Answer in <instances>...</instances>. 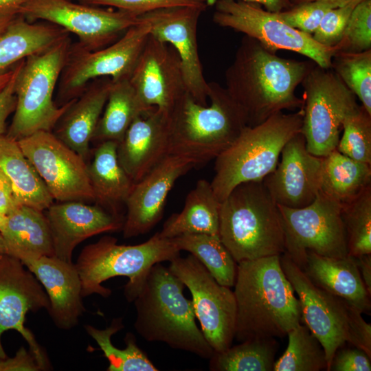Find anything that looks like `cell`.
Returning <instances> with one entry per match:
<instances>
[{
  "label": "cell",
  "mask_w": 371,
  "mask_h": 371,
  "mask_svg": "<svg viewBox=\"0 0 371 371\" xmlns=\"http://www.w3.org/2000/svg\"><path fill=\"white\" fill-rule=\"evenodd\" d=\"M3 254H6V249L3 237L0 233V255Z\"/></svg>",
  "instance_id": "cell-55"
},
{
  "label": "cell",
  "mask_w": 371,
  "mask_h": 371,
  "mask_svg": "<svg viewBox=\"0 0 371 371\" xmlns=\"http://www.w3.org/2000/svg\"><path fill=\"white\" fill-rule=\"evenodd\" d=\"M303 109L276 113L264 122L247 126L233 144L215 159L210 182L221 202L240 183L262 181L277 166L286 142L301 132Z\"/></svg>",
  "instance_id": "cell-6"
},
{
  "label": "cell",
  "mask_w": 371,
  "mask_h": 371,
  "mask_svg": "<svg viewBox=\"0 0 371 371\" xmlns=\"http://www.w3.org/2000/svg\"><path fill=\"white\" fill-rule=\"evenodd\" d=\"M342 131L336 149L352 159L371 164V115L359 105L344 120Z\"/></svg>",
  "instance_id": "cell-40"
},
{
  "label": "cell",
  "mask_w": 371,
  "mask_h": 371,
  "mask_svg": "<svg viewBox=\"0 0 371 371\" xmlns=\"http://www.w3.org/2000/svg\"><path fill=\"white\" fill-rule=\"evenodd\" d=\"M150 109L140 101L129 80L113 82L91 142H119L132 122Z\"/></svg>",
  "instance_id": "cell-33"
},
{
  "label": "cell",
  "mask_w": 371,
  "mask_h": 371,
  "mask_svg": "<svg viewBox=\"0 0 371 371\" xmlns=\"http://www.w3.org/2000/svg\"><path fill=\"white\" fill-rule=\"evenodd\" d=\"M220 205L210 182L199 179L186 196L183 210L172 214L159 234L167 238L193 234L219 237Z\"/></svg>",
  "instance_id": "cell-29"
},
{
  "label": "cell",
  "mask_w": 371,
  "mask_h": 371,
  "mask_svg": "<svg viewBox=\"0 0 371 371\" xmlns=\"http://www.w3.org/2000/svg\"><path fill=\"white\" fill-rule=\"evenodd\" d=\"M180 251L196 258L221 285H234L238 263L219 237L205 234H185L173 238Z\"/></svg>",
  "instance_id": "cell-35"
},
{
  "label": "cell",
  "mask_w": 371,
  "mask_h": 371,
  "mask_svg": "<svg viewBox=\"0 0 371 371\" xmlns=\"http://www.w3.org/2000/svg\"><path fill=\"white\" fill-rule=\"evenodd\" d=\"M212 20L218 25L231 28L258 41L268 50L291 51L310 58L320 67L331 69L338 51L319 44L312 35L294 28L260 4L243 0H216Z\"/></svg>",
  "instance_id": "cell-12"
},
{
  "label": "cell",
  "mask_w": 371,
  "mask_h": 371,
  "mask_svg": "<svg viewBox=\"0 0 371 371\" xmlns=\"http://www.w3.org/2000/svg\"><path fill=\"white\" fill-rule=\"evenodd\" d=\"M78 1L89 5L115 8L137 15L172 7H194L203 11L209 7L208 0H79Z\"/></svg>",
  "instance_id": "cell-43"
},
{
  "label": "cell",
  "mask_w": 371,
  "mask_h": 371,
  "mask_svg": "<svg viewBox=\"0 0 371 371\" xmlns=\"http://www.w3.org/2000/svg\"><path fill=\"white\" fill-rule=\"evenodd\" d=\"M22 262L43 286L49 300L47 311L54 324L62 330L76 326L85 308L81 280L75 264L54 256Z\"/></svg>",
  "instance_id": "cell-24"
},
{
  "label": "cell",
  "mask_w": 371,
  "mask_h": 371,
  "mask_svg": "<svg viewBox=\"0 0 371 371\" xmlns=\"http://www.w3.org/2000/svg\"><path fill=\"white\" fill-rule=\"evenodd\" d=\"M280 255L238 262L234 283V339L282 338L300 324L299 300L280 265Z\"/></svg>",
  "instance_id": "cell-2"
},
{
  "label": "cell",
  "mask_w": 371,
  "mask_h": 371,
  "mask_svg": "<svg viewBox=\"0 0 371 371\" xmlns=\"http://www.w3.org/2000/svg\"><path fill=\"white\" fill-rule=\"evenodd\" d=\"M359 3L353 2L328 10L312 34L314 40L323 45L335 46L341 39L348 20Z\"/></svg>",
  "instance_id": "cell-44"
},
{
  "label": "cell",
  "mask_w": 371,
  "mask_h": 371,
  "mask_svg": "<svg viewBox=\"0 0 371 371\" xmlns=\"http://www.w3.org/2000/svg\"><path fill=\"white\" fill-rule=\"evenodd\" d=\"M169 115L152 108L138 116L117 142V160L136 183L169 155Z\"/></svg>",
  "instance_id": "cell-23"
},
{
  "label": "cell",
  "mask_w": 371,
  "mask_h": 371,
  "mask_svg": "<svg viewBox=\"0 0 371 371\" xmlns=\"http://www.w3.org/2000/svg\"><path fill=\"white\" fill-rule=\"evenodd\" d=\"M331 68L371 115V49L359 52H337Z\"/></svg>",
  "instance_id": "cell-39"
},
{
  "label": "cell",
  "mask_w": 371,
  "mask_h": 371,
  "mask_svg": "<svg viewBox=\"0 0 371 371\" xmlns=\"http://www.w3.org/2000/svg\"><path fill=\"white\" fill-rule=\"evenodd\" d=\"M49 308L48 296L34 275L18 258L7 254L0 255V359L7 355L1 343L3 333L17 331L25 339L43 370L49 361L34 334L25 327L29 311Z\"/></svg>",
  "instance_id": "cell-17"
},
{
  "label": "cell",
  "mask_w": 371,
  "mask_h": 371,
  "mask_svg": "<svg viewBox=\"0 0 371 371\" xmlns=\"http://www.w3.org/2000/svg\"><path fill=\"white\" fill-rule=\"evenodd\" d=\"M301 84V133L308 151L324 157L336 149L344 120L359 105L355 95L330 69L313 65Z\"/></svg>",
  "instance_id": "cell-11"
},
{
  "label": "cell",
  "mask_w": 371,
  "mask_h": 371,
  "mask_svg": "<svg viewBox=\"0 0 371 371\" xmlns=\"http://www.w3.org/2000/svg\"><path fill=\"white\" fill-rule=\"evenodd\" d=\"M74 1H79V0H74Z\"/></svg>",
  "instance_id": "cell-58"
},
{
  "label": "cell",
  "mask_w": 371,
  "mask_h": 371,
  "mask_svg": "<svg viewBox=\"0 0 371 371\" xmlns=\"http://www.w3.org/2000/svg\"><path fill=\"white\" fill-rule=\"evenodd\" d=\"M275 170L262 182L275 202L300 208L312 203L321 189L323 157L309 153L303 135L291 138Z\"/></svg>",
  "instance_id": "cell-21"
},
{
  "label": "cell",
  "mask_w": 371,
  "mask_h": 371,
  "mask_svg": "<svg viewBox=\"0 0 371 371\" xmlns=\"http://www.w3.org/2000/svg\"><path fill=\"white\" fill-rule=\"evenodd\" d=\"M219 238L237 263L284 253L280 212L262 181L238 184L221 202Z\"/></svg>",
  "instance_id": "cell-5"
},
{
  "label": "cell",
  "mask_w": 371,
  "mask_h": 371,
  "mask_svg": "<svg viewBox=\"0 0 371 371\" xmlns=\"http://www.w3.org/2000/svg\"><path fill=\"white\" fill-rule=\"evenodd\" d=\"M112 82L107 77L91 81L81 94L72 100L52 131L86 161L90 153L89 144Z\"/></svg>",
  "instance_id": "cell-25"
},
{
  "label": "cell",
  "mask_w": 371,
  "mask_h": 371,
  "mask_svg": "<svg viewBox=\"0 0 371 371\" xmlns=\"http://www.w3.org/2000/svg\"><path fill=\"white\" fill-rule=\"evenodd\" d=\"M117 242L115 238L105 236L82 249L75 265L82 297L93 294L108 297L111 290L102 284L111 278L125 276L128 281L124 294L128 302H133L150 268L158 262H170L181 251L173 238L162 237L159 232L138 245Z\"/></svg>",
  "instance_id": "cell-7"
},
{
  "label": "cell",
  "mask_w": 371,
  "mask_h": 371,
  "mask_svg": "<svg viewBox=\"0 0 371 371\" xmlns=\"http://www.w3.org/2000/svg\"><path fill=\"white\" fill-rule=\"evenodd\" d=\"M209 83L210 104L186 92L169 115V155L191 159L197 166L228 148L247 126L245 116L225 88Z\"/></svg>",
  "instance_id": "cell-4"
},
{
  "label": "cell",
  "mask_w": 371,
  "mask_h": 371,
  "mask_svg": "<svg viewBox=\"0 0 371 371\" xmlns=\"http://www.w3.org/2000/svg\"><path fill=\"white\" fill-rule=\"evenodd\" d=\"M315 1H327L328 3H333L336 7H341L350 3L361 2L363 0H291L293 5Z\"/></svg>",
  "instance_id": "cell-52"
},
{
  "label": "cell",
  "mask_w": 371,
  "mask_h": 371,
  "mask_svg": "<svg viewBox=\"0 0 371 371\" xmlns=\"http://www.w3.org/2000/svg\"><path fill=\"white\" fill-rule=\"evenodd\" d=\"M69 34L62 27L49 23H30L21 15L14 17L0 35V74Z\"/></svg>",
  "instance_id": "cell-30"
},
{
  "label": "cell",
  "mask_w": 371,
  "mask_h": 371,
  "mask_svg": "<svg viewBox=\"0 0 371 371\" xmlns=\"http://www.w3.org/2000/svg\"><path fill=\"white\" fill-rule=\"evenodd\" d=\"M280 265L298 295L301 320L321 343L328 363L341 346L349 343L371 357V325L345 300L318 287L284 253Z\"/></svg>",
  "instance_id": "cell-8"
},
{
  "label": "cell",
  "mask_w": 371,
  "mask_h": 371,
  "mask_svg": "<svg viewBox=\"0 0 371 371\" xmlns=\"http://www.w3.org/2000/svg\"><path fill=\"white\" fill-rule=\"evenodd\" d=\"M148 108L169 115L187 92L181 63L175 49L150 34L129 78Z\"/></svg>",
  "instance_id": "cell-19"
},
{
  "label": "cell",
  "mask_w": 371,
  "mask_h": 371,
  "mask_svg": "<svg viewBox=\"0 0 371 371\" xmlns=\"http://www.w3.org/2000/svg\"><path fill=\"white\" fill-rule=\"evenodd\" d=\"M371 357L363 350L352 348H339L335 352L329 366L332 371H370Z\"/></svg>",
  "instance_id": "cell-45"
},
{
  "label": "cell",
  "mask_w": 371,
  "mask_h": 371,
  "mask_svg": "<svg viewBox=\"0 0 371 371\" xmlns=\"http://www.w3.org/2000/svg\"><path fill=\"white\" fill-rule=\"evenodd\" d=\"M150 34V27L141 19L113 43L89 51L78 42L71 43L58 82L56 105L78 97L87 85L100 78L113 82L129 80Z\"/></svg>",
  "instance_id": "cell-10"
},
{
  "label": "cell",
  "mask_w": 371,
  "mask_h": 371,
  "mask_svg": "<svg viewBox=\"0 0 371 371\" xmlns=\"http://www.w3.org/2000/svg\"><path fill=\"white\" fill-rule=\"evenodd\" d=\"M371 187V164L352 159L337 149L323 157L320 191L341 204Z\"/></svg>",
  "instance_id": "cell-32"
},
{
  "label": "cell",
  "mask_w": 371,
  "mask_h": 371,
  "mask_svg": "<svg viewBox=\"0 0 371 371\" xmlns=\"http://www.w3.org/2000/svg\"><path fill=\"white\" fill-rule=\"evenodd\" d=\"M279 344L273 337L247 339L210 359L212 371H272Z\"/></svg>",
  "instance_id": "cell-34"
},
{
  "label": "cell",
  "mask_w": 371,
  "mask_h": 371,
  "mask_svg": "<svg viewBox=\"0 0 371 371\" xmlns=\"http://www.w3.org/2000/svg\"><path fill=\"white\" fill-rule=\"evenodd\" d=\"M14 17L15 16H0V35L5 31Z\"/></svg>",
  "instance_id": "cell-54"
},
{
  "label": "cell",
  "mask_w": 371,
  "mask_h": 371,
  "mask_svg": "<svg viewBox=\"0 0 371 371\" xmlns=\"http://www.w3.org/2000/svg\"><path fill=\"white\" fill-rule=\"evenodd\" d=\"M278 205L284 229V253L301 269L308 251L327 257L348 256L340 203L319 191L305 207Z\"/></svg>",
  "instance_id": "cell-13"
},
{
  "label": "cell",
  "mask_w": 371,
  "mask_h": 371,
  "mask_svg": "<svg viewBox=\"0 0 371 371\" xmlns=\"http://www.w3.org/2000/svg\"><path fill=\"white\" fill-rule=\"evenodd\" d=\"M18 143L54 200L95 201L87 161L52 131L36 132Z\"/></svg>",
  "instance_id": "cell-16"
},
{
  "label": "cell",
  "mask_w": 371,
  "mask_h": 371,
  "mask_svg": "<svg viewBox=\"0 0 371 371\" xmlns=\"http://www.w3.org/2000/svg\"><path fill=\"white\" fill-rule=\"evenodd\" d=\"M335 8L337 7L327 1H315L293 5L288 10L275 13L290 26L312 35L324 14Z\"/></svg>",
  "instance_id": "cell-42"
},
{
  "label": "cell",
  "mask_w": 371,
  "mask_h": 371,
  "mask_svg": "<svg viewBox=\"0 0 371 371\" xmlns=\"http://www.w3.org/2000/svg\"><path fill=\"white\" fill-rule=\"evenodd\" d=\"M313 65L280 57L244 35L225 71V88L242 111L247 126H254L284 110L303 106L295 89Z\"/></svg>",
  "instance_id": "cell-1"
},
{
  "label": "cell",
  "mask_w": 371,
  "mask_h": 371,
  "mask_svg": "<svg viewBox=\"0 0 371 371\" xmlns=\"http://www.w3.org/2000/svg\"><path fill=\"white\" fill-rule=\"evenodd\" d=\"M287 335V348L275 361L274 371L327 370L324 350L306 325L298 324Z\"/></svg>",
  "instance_id": "cell-37"
},
{
  "label": "cell",
  "mask_w": 371,
  "mask_h": 371,
  "mask_svg": "<svg viewBox=\"0 0 371 371\" xmlns=\"http://www.w3.org/2000/svg\"><path fill=\"white\" fill-rule=\"evenodd\" d=\"M43 370L34 354L21 346L12 357L0 359V371Z\"/></svg>",
  "instance_id": "cell-46"
},
{
  "label": "cell",
  "mask_w": 371,
  "mask_h": 371,
  "mask_svg": "<svg viewBox=\"0 0 371 371\" xmlns=\"http://www.w3.org/2000/svg\"><path fill=\"white\" fill-rule=\"evenodd\" d=\"M169 269L191 295L196 318L214 352L232 346L235 336L236 302L234 291L220 284L193 255L179 256L170 261Z\"/></svg>",
  "instance_id": "cell-15"
},
{
  "label": "cell",
  "mask_w": 371,
  "mask_h": 371,
  "mask_svg": "<svg viewBox=\"0 0 371 371\" xmlns=\"http://www.w3.org/2000/svg\"><path fill=\"white\" fill-rule=\"evenodd\" d=\"M0 170L12 183L21 204L45 211L54 203L18 141L6 135L0 137Z\"/></svg>",
  "instance_id": "cell-31"
},
{
  "label": "cell",
  "mask_w": 371,
  "mask_h": 371,
  "mask_svg": "<svg viewBox=\"0 0 371 371\" xmlns=\"http://www.w3.org/2000/svg\"><path fill=\"white\" fill-rule=\"evenodd\" d=\"M353 257L365 286L371 295V254Z\"/></svg>",
  "instance_id": "cell-49"
},
{
  "label": "cell",
  "mask_w": 371,
  "mask_h": 371,
  "mask_svg": "<svg viewBox=\"0 0 371 371\" xmlns=\"http://www.w3.org/2000/svg\"><path fill=\"white\" fill-rule=\"evenodd\" d=\"M117 142L115 141L98 143L91 163L87 164V171L95 202L124 221L120 206L125 205L135 183L117 160Z\"/></svg>",
  "instance_id": "cell-28"
},
{
  "label": "cell",
  "mask_w": 371,
  "mask_h": 371,
  "mask_svg": "<svg viewBox=\"0 0 371 371\" xmlns=\"http://www.w3.org/2000/svg\"><path fill=\"white\" fill-rule=\"evenodd\" d=\"M348 256L371 254V187L341 204Z\"/></svg>",
  "instance_id": "cell-38"
},
{
  "label": "cell",
  "mask_w": 371,
  "mask_h": 371,
  "mask_svg": "<svg viewBox=\"0 0 371 371\" xmlns=\"http://www.w3.org/2000/svg\"><path fill=\"white\" fill-rule=\"evenodd\" d=\"M122 318L113 319L111 324L104 329L91 325L84 326L87 334L92 337L102 350L109 364L108 371H157L159 369L139 348L132 333H127L124 341L126 348L120 349L111 342V337L124 328Z\"/></svg>",
  "instance_id": "cell-36"
},
{
  "label": "cell",
  "mask_w": 371,
  "mask_h": 371,
  "mask_svg": "<svg viewBox=\"0 0 371 371\" xmlns=\"http://www.w3.org/2000/svg\"><path fill=\"white\" fill-rule=\"evenodd\" d=\"M23 60L15 65L14 76L0 92V137L4 135L8 117L11 113H14L15 109L16 103L15 80Z\"/></svg>",
  "instance_id": "cell-47"
},
{
  "label": "cell",
  "mask_w": 371,
  "mask_h": 371,
  "mask_svg": "<svg viewBox=\"0 0 371 371\" xmlns=\"http://www.w3.org/2000/svg\"><path fill=\"white\" fill-rule=\"evenodd\" d=\"M71 45L69 34L22 61L15 80L16 106L6 135L19 141L38 131H52L74 100L61 106L53 100Z\"/></svg>",
  "instance_id": "cell-9"
},
{
  "label": "cell",
  "mask_w": 371,
  "mask_h": 371,
  "mask_svg": "<svg viewBox=\"0 0 371 371\" xmlns=\"http://www.w3.org/2000/svg\"><path fill=\"white\" fill-rule=\"evenodd\" d=\"M255 3L263 6L265 10L271 12H278L291 8L293 4L291 0H243Z\"/></svg>",
  "instance_id": "cell-50"
},
{
  "label": "cell",
  "mask_w": 371,
  "mask_h": 371,
  "mask_svg": "<svg viewBox=\"0 0 371 371\" xmlns=\"http://www.w3.org/2000/svg\"><path fill=\"white\" fill-rule=\"evenodd\" d=\"M194 167L190 159L168 155L134 183L125 202L126 214L122 229L125 238L146 234L160 221L175 183Z\"/></svg>",
  "instance_id": "cell-20"
},
{
  "label": "cell",
  "mask_w": 371,
  "mask_h": 371,
  "mask_svg": "<svg viewBox=\"0 0 371 371\" xmlns=\"http://www.w3.org/2000/svg\"><path fill=\"white\" fill-rule=\"evenodd\" d=\"M26 0H0V16H16Z\"/></svg>",
  "instance_id": "cell-51"
},
{
  "label": "cell",
  "mask_w": 371,
  "mask_h": 371,
  "mask_svg": "<svg viewBox=\"0 0 371 371\" xmlns=\"http://www.w3.org/2000/svg\"><path fill=\"white\" fill-rule=\"evenodd\" d=\"M5 217L2 216L0 214V232L2 231V229L3 228L4 223H5Z\"/></svg>",
  "instance_id": "cell-56"
},
{
  "label": "cell",
  "mask_w": 371,
  "mask_h": 371,
  "mask_svg": "<svg viewBox=\"0 0 371 371\" xmlns=\"http://www.w3.org/2000/svg\"><path fill=\"white\" fill-rule=\"evenodd\" d=\"M19 15L62 27L75 34L78 43L89 51L113 43L139 22L137 14L74 0H26Z\"/></svg>",
  "instance_id": "cell-14"
},
{
  "label": "cell",
  "mask_w": 371,
  "mask_h": 371,
  "mask_svg": "<svg viewBox=\"0 0 371 371\" xmlns=\"http://www.w3.org/2000/svg\"><path fill=\"white\" fill-rule=\"evenodd\" d=\"M0 233L6 254L21 262L54 256L52 235L44 211L21 205L5 216Z\"/></svg>",
  "instance_id": "cell-27"
},
{
  "label": "cell",
  "mask_w": 371,
  "mask_h": 371,
  "mask_svg": "<svg viewBox=\"0 0 371 371\" xmlns=\"http://www.w3.org/2000/svg\"><path fill=\"white\" fill-rule=\"evenodd\" d=\"M215 1L216 0H208L209 6L214 5Z\"/></svg>",
  "instance_id": "cell-57"
},
{
  "label": "cell",
  "mask_w": 371,
  "mask_h": 371,
  "mask_svg": "<svg viewBox=\"0 0 371 371\" xmlns=\"http://www.w3.org/2000/svg\"><path fill=\"white\" fill-rule=\"evenodd\" d=\"M15 71V65L10 70L0 74V92L8 84Z\"/></svg>",
  "instance_id": "cell-53"
},
{
  "label": "cell",
  "mask_w": 371,
  "mask_h": 371,
  "mask_svg": "<svg viewBox=\"0 0 371 371\" xmlns=\"http://www.w3.org/2000/svg\"><path fill=\"white\" fill-rule=\"evenodd\" d=\"M54 248V256L71 262L74 249L95 235L122 230L124 220L100 206L83 201L53 203L44 211Z\"/></svg>",
  "instance_id": "cell-22"
},
{
  "label": "cell",
  "mask_w": 371,
  "mask_h": 371,
  "mask_svg": "<svg viewBox=\"0 0 371 371\" xmlns=\"http://www.w3.org/2000/svg\"><path fill=\"white\" fill-rule=\"evenodd\" d=\"M302 270L318 287L345 300L362 314L370 313L371 295L353 256L327 257L308 251Z\"/></svg>",
  "instance_id": "cell-26"
},
{
  "label": "cell",
  "mask_w": 371,
  "mask_h": 371,
  "mask_svg": "<svg viewBox=\"0 0 371 371\" xmlns=\"http://www.w3.org/2000/svg\"><path fill=\"white\" fill-rule=\"evenodd\" d=\"M21 205L12 183L0 170V214L5 217Z\"/></svg>",
  "instance_id": "cell-48"
},
{
  "label": "cell",
  "mask_w": 371,
  "mask_h": 371,
  "mask_svg": "<svg viewBox=\"0 0 371 371\" xmlns=\"http://www.w3.org/2000/svg\"><path fill=\"white\" fill-rule=\"evenodd\" d=\"M203 11L194 7H172L139 15L150 27V34L170 44L182 66L187 92L198 103L207 104L209 83L203 75L197 44V26Z\"/></svg>",
  "instance_id": "cell-18"
},
{
  "label": "cell",
  "mask_w": 371,
  "mask_h": 371,
  "mask_svg": "<svg viewBox=\"0 0 371 371\" xmlns=\"http://www.w3.org/2000/svg\"><path fill=\"white\" fill-rule=\"evenodd\" d=\"M184 287L161 262L153 265L133 301L134 328L147 341L163 342L210 359L214 351L196 324L193 304L184 296Z\"/></svg>",
  "instance_id": "cell-3"
},
{
  "label": "cell",
  "mask_w": 371,
  "mask_h": 371,
  "mask_svg": "<svg viewBox=\"0 0 371 371\" xmlns=\"http://www.w3.org/2000/svg\"><path fill=\"white\" fill-rule=\"evenodd\" d=\"M336 45L337 52H359L371 49V0H363L355 7Z\"/></svg>",
  "instance_id": "cell-41"
}]
</instances>
